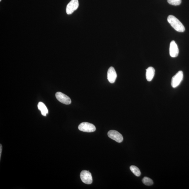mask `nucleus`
I'll list each match as a JSON object with an SVG mask.
<instances>
[{"label":"nucleus","instance_id":"1","mask_svg":"<svg viewBox=\"0 0 189 189\" xmlns=\"http://www.w3.org/2000/svg\"><path fill=\"white\" fill-rule=\"evenodd\" d=\"M168 21L171 26L177 31L182 32L185 31V28L183 23L173 15H169L168 16Z\"/></svg>","mask_w":189,"mask_h":189},{"label":"nucleus","instance_id":"2","mask_svg":"<svg viewBox=\"0 0 189 189\" xmlns=\"http://www.w3.org/2000/svg\"><path fill=\"white\" fill-rule=\"evenodd\" d=\"M78 129L84 132H92L95 131L96 128L94 125L88 122H83L79 125Z\"/></svg>","mask_w":189,"mask_h":189},{"label":"nucleus","instance_id":"3","mask_svg":"<svg viewBox=\"0 0 189 189\" xmlns=\"http://www.w3.org/2000/svg\"><path fill=\"white\" fill-rule=\"evenodd\" d=\"M183 79V73L182 71H179L173 76L172 79L171 84L173 88L177 87L181 83Z\"/></svg>","mask_w":189,"mask_h":189},{"label":"nucleus","instance_id":"4","mask_svg":"<svg viewBox=\"0 0 189 189\" xmlns=\"http://www.w3.org/2000/svg\"><path fill=\"white\" fill-rule=\"evenodd\" d=\"M81 180L83 183L87 184L92 183V174L89 171L83 170L80 173Z\"/></svg>","mask_w":189,"mask_h":189},{"label":"nucleus","instance_id":"5","mask_svg":"<svg viewBox=\"0 0 189 189\" xmlns=\"http://www.w3.org/2000/svg\"><path fill=\"white\" fill-rule=\"evenodd\" d=\"M79 6L78 0H71L67 6L66 8V13L68 14H71L74 11L76 10Z\"/></svg>","mask_w":189,"mask_h":189},{"label":"nucleus","instance_id":"6","mask_svg":"<svg viewBox=\"0 0 189 189\" xmlns=\"http://www.w3.org/2000/svg\"><path fill=\"white\" fill-rule=\"evenodd\" d=\"M108 135L109 138L118 143L121 142L123 139L122 135L119 132L114 130L109 131L108 133Z\"/></svg>","mask_w":189,"mask_h":189},{"label":"nucleus","instance_id":"7","mask_svg":"<svg viewBox=\"0 0 189 189\" xmlns=\"http://www.w3.org/2000/svg\"><path fill=\"white\" fill-rule=\"evenodd\" d=\"M55 97L58 100L64 104L68 105L71 103L70 97L60 92H58L55 94Z\"/></svg>","mask_w":189,"mask_h":189},{"label":"nucleus","instance_id":"8","mask_svg":"<svg viewBox=\"0 0 189 189\" xmlns=\"http://www.w3.org/2000/svg\"><path fill=\"white\" fill-rule=\"evenodd\" d=\"M117 77V73L114 67H110L107 72V78L109 82L111 83H114Z\"/></svg>","mask_w":189,"mask_h":189},{"label":"nucleus","instance_id":"9","mask_svg":"<svg viewBox=\"0 0 189 189\" xmlns=\"http://www.w3.org/2000/svg\"><path fill=\"white\" fill-rule=\"evenodd\" d=\"M179 53V50L178 46L175 41L173 40L170 44V55L172 58H175L178 56Z\"/></svg>","mask_w":189,"mask_h":189},{"label":"nucleus","instance_id":"10","mask_svg":"<svg viewBox=\"0 0 189 189\" xmlns=\"http://www.w3.org/2000/svg\"><path fill=\"white\" fill-rule=\"evenodd\" d=\"M155 74V70L153 67H150L147 69L146 76L147 80L148 81H151L154 77Z\"/></svg>","mask_w":189,"mask_h":189},{"label":"nucleus","instance_id":"11","mask_svg":"<svg viewBox=\"0 0 189 189\" xmlns=\"http://www.w3.org/2000/svg\"><path fill=\"white\" fill-rule=\"evenodd\" d=\"M38 107L39 110L41 111L42 115L46 116L48 114V110L45 104L43 102H39L38 103Z\"/></svg>","mask_w":189,"mask_h":189},{"label":"nucleus","instance_id":"12","mask_svg":"<svg viewBox=\"0 0 189 189\" xmlns=\"http://www.w3.org/2000/svg\"><path fill=\"white\" fill-rule=\"evenodd\" d=\"M130 170L136 176L139 177L141 175V171L137 167L132 165L130 167Z\"/></svg>","mask_w":189,"mask_h":189},{"label":"nucleus","instance_id":"13","mask_svg":"<svg viewBox=\"0 0 189 189\" xmlns=\"http://www.w3.org/2000/svg\"><path fill=\"white\" fill-rule=\"evenodd\" d=\"M142 182L144 185L147 186H151L153 183V180L147 177H144L142 179Z\"/></svg>","mask_w":189,"mask_h":189},{"label":"nucleus","instance_id":"14","mask_svg":"<svg viewBox=\"0 0 189 189\" xmlns=\"http://www.w3.org/2000/svg\"><path fill=\"white\" fill-rule=\"evenodd\" d=\"M169 4L173 5V6H177L181 4V0H167Z\"/></svg>","mask_w":189,"mask_h":189},{"label":"nucleus","instance_id":"15","mask_svg":"<svg viewBox=\"0 0 189 189\" xmlns=\"http://www.w3.org/2000/svg\"><path fill=\"white\" fill-rule=\"evenodd\" d=\"M2 145L1 144L0 146V158H1V152H2Z\"/></svg>","mask_w":189,"mask_h":189},{"label":"nucleus","instance_id":"16","mask_svg":"<svg viewBox=\"0 0 189 189\" xmlns=\"http://www.w3.org/2000/svg\"><path fill=\"white\" fill-rule=\"evenodd\" d=\"M1 0H0V1H1Z\"/></svg>","mask_w":189,"mask_h":189}]
</instances>
